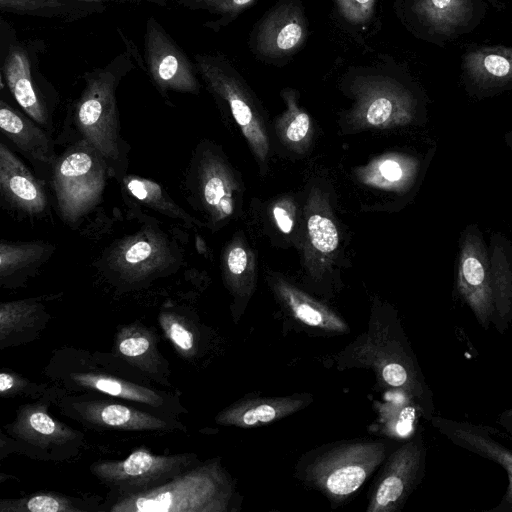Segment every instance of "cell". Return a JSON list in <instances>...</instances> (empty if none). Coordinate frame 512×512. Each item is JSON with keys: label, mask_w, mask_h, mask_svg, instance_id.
Listing matches in <instances>:
<instances>
[{"label": "cell", "mask_w": 512, "mask_h": 512, "mask_svg": "<svg viewBox=\"0 0 512 512\" xmlns=\"http://www.w3.org/2000/svg\"><path fill=\"white\" fill-rule=\"evenodd\" d=\"M226 479L216 464L185 470L166 483L145 491L121 494L114 512H215L225 510Z\"/></svg>", "instance_id": "1"}, {"label": "cell", "mask_w": 512, "mask_h": 512, "mask_svg": "<svg viewBox=\"0 0 512 512\" xmlns=\"http://www.w3.org/2000/svg\"><path fill=\"white\" fill-rule=\"evenodd\" d=\"M116 86L117 80L110 72L91 74L76 103L73 121L80 139L105 160L109 176L121 181L128 168L129 146L121 135Z\"/></svg>", "instance_id": "2"}, {"label": "cell", "mask_w": 512, "mask_h": 512, "mask_svg": "<svg viewBox=\"0 0 512 512\" xmlns=\"http://www.w3.org/2000/svg\"><path fill=\"white\" fill-rule=\"evenodd\" d=\"M50 176L60 217L76 225L102 200L109 172L101 154L80 139L57 156Z\"/></svg>", "instance_id": "3"}, {"label": "cell", "mask_w": 512, "mask_h": 512, "mask_svg": "<svg viewBox=\"0 0 512 512\" xmlns=\"http://www.w3.org/2000/svg\"><path fill=\"white\" fill-rule=\"evenodd\" d=\"M182 254L158 226L146 225L116 240L98 264L113 282L136 286L175 271Z\"/></svg>", "instance_id": "4"}, {"label": "cell", "mask_w": 512, "mask_h": 512, "mask_svg": "<svg viewBox=\"0 0 512 512\" xmlns=\"http://www.w3.org/2000/svg\"><path fill=\"white\" fill-rule=\"evenodd\" d=\"M385 447L379 442H357L329 450L307 469L308 480L327 496H350L383 461Z\"/></svg>", "instance_id": "5"}, {"label": "cell", "mask_w": 512, "mask_h": 512, "mask_svg": "<svg viewBox=\"0 0 512 512\" xmlns=\"http://www.w3.org/2000/svg\"><path fill=\"white\" fill-rule=\"evenodd\" d=\"M191 454L157 455L146 448L134 450L123 460L99 461L92 473L118 495L155 488L189 469Z\"/></svg>", "instance_id": "6"}, {"label": "cell", "mask_w": 512, "mask_h": 512, "mask_svg": "<svg viewBox=\"0 0 512 512\" xmlns=\"http://www.w3.org/2000/svg\"><path fill=\"white\" fill-rule=\"evenodd\" d=\"M185 198L190 205L216 223L234 211L229 178L221 161L205 145L196 147L184 177Z\"/></svg>", "instance_id": "7"}, {"label": "cell", "mask_w": 512, "mask_h": 512, "mask_svg": "<svg viewBox=\"0 0 512 512\" xmlns=\"http://www.w3.org/2000/svg\"><path fill=\"white\" fill-rule=\"evenodd\" d=\"M426 33L439 44L471 33L483 20L487 0H414L411 8Z\"/></svg>", "instance_id": "8"}, {"label": "cell", "mask_w": 512, "mask_h": 512, "mask_svg": "<svg viewBox=\"0 0 512 512\" xmlns=\"http://www.w3.org/2000/svg\"><path fill=\"white\" fill-rule=\"evenodd\" d=\"M145 53L152 78L162 92L198 93L199 84L187 57L152 18L147 24Z\"/></svg>", "instance_id": "9"}, {"label": "cell", "mask_w": 512, "mask_h": 512, "mask_svg": "<svg viewBox=\"0 0 512 512\" xmlns=\"http://www.w3.org/2000/svg\"><path fill=\"white\" fill-rule=\"evenodd\" d=\"M71 416L87 426L122 431H167L178 428L175 421L155 414L103 399L71 400L67 406Z\"/></svg>", "instance_id": "10"}, {"label": "cell", "mask_w": 512, "mask_h": 512, "mask_svg": "<svg viewBox=\"0 0 512 512\" xmlns=\"http://www.w3.org/2000/svg\"><path fill=\"white\" fill-rule=\"evenodd\" d=\"M0 196L8 210L26 217H39L48 207L43 186L4 141L0 143Z\"/></svg>", "instance_id": "11"}, {"label": "cell", "mask_w": 512, "mask_h": 512, "mask_svg": "<svg viewBox=\"0 0 512 512\" xmlns=\"http://www.w3.org/2000/svg\"><path fill=\"white\" fill-rule=\"evenodd\" d=\"M420 459V448L415 442H409L395 451L374 487L367 511H394L412 489Z\"/></svg>", "instance_id": "12"}, {"label": "cell", "mask_w": 512, "mask_h": 512, "mask_svg": "<svg viewBox=\"0 0 512 512\" xmlns=\"http://www.w3.org/2000/svg\"><path fill=\"white\" fill-rule=\"evenodd\" d=\"M0 128L15 149L36 168L51 173L57 156L54 143L44 128L4 100L0 101Z\"/></svg>", "instance_id": "13"}, {"label": "cell", "mask_w": 512, "mask_h": 512, "mask_svg": "<svg viewBox=\"0 0 512 512\" xmlns=\"http://www.w3.org/2000/svg\"><path fill=\"white\" fill-rule=\"evenodd\" d=\"M11 434L25 445L43 451L63 449L80 440L77 431L59 423L40 403L22 406L11 425Z\"/></svg>", "instance_id": "14"}, {"label": "cell", "mask_w": 512, "mask_h": 512, "mask_svg": "<svg viewBox=\"0 0 512 512\" xmlns=\"http://www.w3.org/2000/svg\"><path fill=\"white\" fill-rule=\"evenodd\" d=\"M459 289L479 322L486 327L493 311V292L484 255L473 240L467 241L463 247Z\"/></svg>", "instance_id": "15"}, {"label": "cell", "mask_w": 512, "mask_h": 512, "mask_svg": "<svg viewBox=\"0 0 512 512\" xmlns=\"http://www.w3.org/2000/svg\"><path fill=\"white\" fill-rule=\"evenodd\" d=\"M306 36V26L300 9L292 4L283 5L263 21L258 37V50L270 57L290 54Z\"/></svg>", "instance_id": "16"}, {"label": "cell", "mask_w": 512, "mask_h": 512, "mask_svg": "<svg viewBox=\"0 0 512 512\" xmlns=\"http://www.w3.org/2000/svg\"><path fill=\"white\" fill-rule=\"evenodd\" d=\"M307 396L256 398L242 400L220 412L217 423L242 428L270 424L284 418L307 404Z\"/></svg>", "instance_id": "17"}, {"label": "cell", "mask_w": 512, "mask_h": 512, "mask_svg": "<svg viewBox=\"0 0 512 512\" xmlns=\"http://www.w3.org/2000/svg\"><path fill=\"white\" fill-rule=\"evenodd\" d=\"M2 72L10 92L27 116L44 129H49L50 113L34 87L30 61L25 51L18 47L11 48Z\"/></svg>", "instance_id": "18"}, {"label": "cell", "mask_w": 512, "mask_h": 512, "mask_svg": "<svg viewBox=\"0 0 512 512\" xmlns=\"http://www.w3.org/2000/svg\"><path fill=\"white\" fill-rule=\"evenodd\" d=\"M55 251V246L45 241L0 242V284L17 287L38 270Z\"/></svg>", "instance_id": "19"}, {"label": "cell", "mask_w": 512, "mask_h": 512, "mask_svg": "<svg viewBox=\"0 0 512 512\" xmlns=\"http://www.w3.org/2000/svg\"><path fill=\"white\" fill-rule=\"evenodd\" d=\"M461 68L477 84L505 85L512 82V47L470 48L462 56Z\"/></svg>", "instance_id": "20"}, {"label": "cell", "mask_w": 512, "mask_h": 512, "mask_svg": "<svg viewBox=\"0 0 512 512\" xmlns=\"http://www.w3.org/2000/svg\"><path fill=\"white\" fill-rule=\"evenodd\" d=\"M438 426L455 443L498 462L506 470L509 487L504 503L512 505V451L472 426L442 420L438 422Z\"/></svg>", "instance_id": "21"}, {"label": "cell", "mask_w": 512, "mask_h": 512, "mask_svg": "<svg viewBox=\"0 0 512 512\" xmlns=\"http://www.w3.org/2000/svg\"><path fill=\"white\" fill-rule=\"evenodd\" d=\"M69 379L73 385L83 389L98 391L112 397L138 402L155 409H159L165 403V398L150 388L106 374L74 372L70 374Z\"/></svg>", "instance_id": "22"}, {"label": "cell", "mask_w": 512, "mask_h": 512, "mask_svg": "<svg viewBox=\"0 0 512 512\" xmlns=\"http://www.w3.org/2000/svg\"><path fill=\"white\" fill-rule=\"evenodd\" d=\"M121 183L127 193L138 203L166 217L178 220L185 226H201V222L188 214L153 180L126 174Z\"/></svg>", "instance_id": "23"}, {"label": "cell", "mask_w": 512, "mask_h": 512, "mask_svg": "<svg viewBox=\"0 0 512 512\" xmlns=\"http://www.w3.org/2000/svg\"><path fill=\"white\" fill-rule=\"evenodd\" d=\"M279 293L292 314L302 323L331 332L348 331L347 324L337 314L301 291L281 284Z\"/></svg>", "instance_id": "24"}, {"label": "cell", "mask_w": 512, "mask_h": 512, "mask_svg": "<svg viewBox=\"0 0 512 512\" xmlns=\"http://www.w3.org/2000/svg\"><path fill=\"white\" fill-rule=\"evenodd\" d=\"M388 81H372L366 88L365 118L374 126L387 122L398 111L406 97Z\"/></svg>", "instance_id": "25"}, {"label": "cell", "mask_w": 512, "mask_h": 512, "mask_svg": "<svg viewBox=\"0 0 512 512\" xmlns=\"http://www.w3.org/2000/svg\"><path fill=\"white\" fill-rule=\"evenodd\" d=\"M43 306L34 300L3 302L0 306V344L38 320Z\"/></svg>", "instance_id": "26"}, {"label": "cell", "mask_w": 512, "mask_h": 512, "mask_svg": "<svg viewBox=\"0 0 512 512\" xmlns=\"http://www.w3.org/2000/svg\"><path fill=\"white\" fill-rule=\"evenodd\" d=\"M117 351L133 364L146 367L156 360L153 335L144 328H125L117 337Z\"/></svg>", "instance_id": "27"}, {"label": "cell", "mask_w": 512, "mask_h": 512, "mask_svg": "<svg viewBox=\"0 0 512 512\" xmlns=\"http://www.w3.org/2000/svg\"><path fill=\"white\" fill-rule=\"evenodd\" d=\"M81 509L63 495L37 493L21 499H3L1 512H79Z\"/></svg>", "instance_id": "28"}, {"label": "cell", "mask_w": 512, "mask_h": 512, "mask_svg": "<svg viewBox=\"0 0 512 512\" xmlns=\"http://www.w3.org/2000/svg\"><path fill=\"white\" fill-rule=\"evenodd\" d=\"M307 227L314 248L324 253L332 252L337 248L338 232L330 219L318 214L312 215L308 219Z\"/></svg>", "instance_id": "29"}, {"label": "cell", "mask_w": 512, "mask_h": 512, "mask_svg": "<svg viewBox=\"0 0 512 512\" xmlns=\"http://www.w3.org/2000/svg\"><path fill=\"white\" fill-rule=\"evenodd\" d=\"M159 322L170 341L184 355L194 351V334L186 327L182 318L173 313H162Z\"/></svg>", "instance_id": "30"}, {"label": "cell", "mask_w": 512, "mask_h": 512, "mask_svg": "<svg viewBox=\"0 0 512 512\" xmlns=\"http://www.w3.org/2000/svg\"><path fill=\"white\" fill-rule=\"evenodd\" d=\"M339 10L353 23L365 22L371 15L375 0H336Z\"/></svg>", "instance_id": "31"}, {"label": "cell", "mask_w": 512, "mask_h": 512, "mask_svg": "<svg viewBox=\"0 0 512 512\" xmlns=\"http://www.w3.org/2000/svg\"><path fill=\"white\" fill-rule=\"evenodd\" d=\"M63 4L59 0H0L2 10L33 12L40 9L58 8Z\"/></svg>", "instance_id": "32"}, {"label": "cell", "mask_w": 512, "mask_h": 512, "mask_svg": "<svg viewBox=\"0 0 512 512\" xmlns=\"http://www.w3.org/2000/svg\"><path fill=\"white\" fill-rule=\"evenodd\" d=\"M29 385L30 383L19 375L5 371L0 373V394L2 397L17 395L25 391Z\"/></svg>", "instance_id": "33"}, {"label": "cell", "mask_w": 512, "mask_h": 512, "mask_svg": "<svg viewBox=\"0 0 512 512\" xmlns=\"http://www.w3.org/2000/svg\"><path fill=\"white\" fill-rule=\"evenodd\" d=\"M221 13L235 14L251 5L255 0H196Z\"/></svg>", "instance_id": "34"}, {"label": "cell", "mask_w": 512, "mask_h": 512, "mask_svg": "<svg viewBox=\"0 0 512 512\" xmlns=\"http://www.w3.org/2000/svg\"><path fill=\"white\" fill-rule=\"evenodd\" d=\"M309 127V116L304 112H298L289 123L286 136L291 141H301L307 135Z\"/></svg>", "instance_id": "35"}, {"label": "cell", "mask_w": 512, "mask_h": 512, "mask_svg": "<svg viewBox=\"0 0 512 512\" xmlns=\"http://www.w3.org/2000/svg\"><path fill=\"white\" fill-rule=\"evenodd\" d=\"M226 265L232 275H241L247 266L246 251L240 246L233 247L227 255Z\"/></svg>", "instance_id": "36"}, {"label": "cell", "mask_w": 512, "mask_h": 512, "mask_svg": "<svg viewBox=\"0 0 512 512\" xmlns=\"http://www.w3.org/2000/svg\"><path fill=\"white\" fill-rule=\"evenodd\" d=\"M380 172L384 178L390 181L399 180L402 176L399 164L393 160L383 162L380 166Z\"/></svg>", "instance_id": "37"}, {"label": "cell", "mask_w": 512, "mask_h": 512, "mask_svg": "<svg viewBox=\"0 0 512 512\" xmlns=\"http://www.w3.org/2000/svg\"><path fill=\"white\" fill-rule=\"evenodd\" d=\"M273 214L279 229L283 233H290L293 227V221L291 220L286 210L279 206H276L273 210Z\"/></svg>", "instance_id": "38"}, {"label": "cell", "mask_w": 512, "mask_h": 512, "mask_svg": "<svg viewBox=\"0 0 512 512\" xmlns=\"http://www.w3.org/2000/svg\"><path fill=\"white\" fill-rule=\"evenodd\" d=\"M501 418L503 420L502 425H505L509 430H512V410L507 411Z\"/></svg>", "instance_id": "39"}, {"label": "cell", "mask_w": 512, "mask_h": 512, "mask_svg": "<svg viewBox=\"0 0 512 512\" xmlns=\"http://www.w3.org/2000/svg\"><path fill=\"white\" fill-rule=\"evenodd\" d=\"M86 1H92V0H86Z\"/></svg>", "instance_id": "40"}]
</instances>
